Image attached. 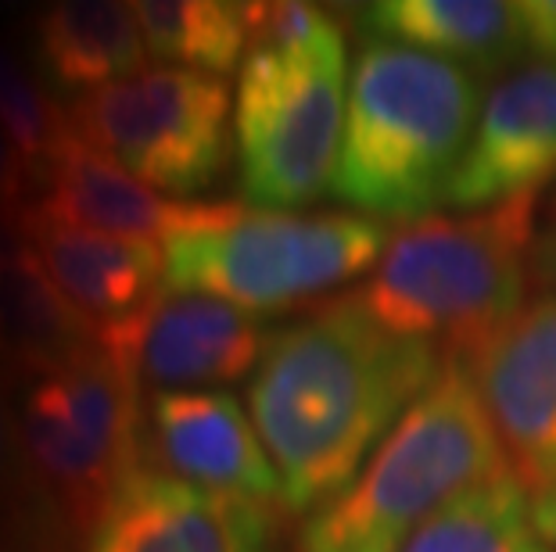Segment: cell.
Masks as SVG:
<instances>
[{"instance_id":"obj_1","label":"cell","mask_w":556,"mask_h":552,"mask_svg":"<svg viewBox=\"0 0 556 552\" xmlns=\"http://www.w3.org/2000/svg\"><path fill=\"white\" fill-rule=\"evenodd\" d=\"M445 356L374 320L356 295L269 334L248 381V416L280 477V510H319L366 466Z\"/></svg>"},{"instance_id":"obj_2","label":"cell","mask_w":556,"mask_h":552,"mask_svg":"<svg viewBox=\"0 0 556 552\" xmlns=\"http://www.w3.org/2000/svg\"><path fill=\"white\" fill-rule=\"evenodd\" d=\"M475 73L395 43H363L330 194L374 222H420L448 202L481 112Z\"/></svg>"},{"instance_id":"obj_3","label":"cell","mask_w":556,"mask_h":552,"mask_svg":"<svg viewBox=\"0 0 556 552\" xmlns=\"http://www.w3.org/2000/svg\"><path fill=\"white\" fill-rule=\"evenodd\" d=\"M506 470L464 359L445 351L442 373L352 485L305 516L294 552H402L438 510Z\"/></svg>"},{"instance_id":"obj_4","label":"cell","mask_w":556,"mask_h":552,"mask_svg":"<svg viewBox=\"0 0 556 552\" xmlns=\"http://www.w3.org/2000/svg\"><path fill=\"white\" fill-rule=\"evenodd\" d=\"M535 244V197L431 216L402 227L356 291L377 323L402 337H442L464 356L525 309Z\"/></svg>"},{"instance_id":"obj_5","label":"cell","mask_w":556,"mask_h":552,"mask_svg":"<svg viewBox=\"0 0 556 552\" xmlns=\"http://www.w3.org/2000/svg\"><path fill=\"white\" fill-rule=\"evenodd\" d=\"M392 241L384 222L356 213H269L212 205L162 241V291L208 295L255 316L313 301L356 280Z\"/></svg>"},{"instance_id":"obj_6","label":"cell","mask_w":556,"mask_h":552,"mask_svg":"<svg viewBox=\"0 0 556 552\" xmlns=\"http://www.w3.org/2000/svg\"><path fill=\"white\" fill-rule=\"evenodd\" d=\"M349 104L345 37L313 51H252L233 101L241 197L291 213L330 194Z\"/></svg>"},{"instance_id":"obj_7","label":"cell","mask_w":556,"mask_h":552,"mask_svg":"<svg viewBox=\"0 0 556 552\" xmlns=\"http://www.w3.org/2000/svg\"><path fill=\"white\" fill-rule=\"evenodd\" d=\"M18 434L37 485L87 538L119 480L144 463L140 387L109 351L33 377L18 391Z\"/></svg>"},{"instance_id":"obj_8","label":"cell","mask_w":556,"mask_h":552,"mask_svg":"<svg viewBox=\"0 0 556 552\" xmlns=\"http://www.w3.org/2000/svg\"><path fill=\"white\" fill-rule=\"evenodd\" d=\"M65 119L79 140L176 202L205 194L227 166L230 90L191 68H140L68 101Z\"/></svg>"},{"instance_id":"obj_9","label":"cell","mask_w":556,"mask_h":552,"mask_svg":"<svg viewBox=\"0 0 556 552\" xmlns=\"http://www.w3.org/2000/svg\"><path fill=\"white\" fill-rule=\"evenodd\" d=\"M269 334L263 316L230 301L162 291L137 316L101 326V348L140 391H223L255 373Z\"/></svg>"},{"instance_id":"obj_10","label":"cell","mask_w":556,"mask_h":552,"mask_svg":"<svg viewBox=\"0 0 556 552\" xmlns=\"http://www.w3.org/2000/svg\"><path fill=\"white\" fill-rule=\"evenodd\" d=\"M506 466L531 496L556 485V295H539L503 331L464 351Z\"/></svg>"},{"instance_id":"obj_11","label":"cell","mask_w":556,"mask_h":552,"mask_svg":"<svg viewBox=\"0 0 556 552\" xmlns=\"http://www.w3.org/2000/svg\"><path fill=\"white\" fill-rule=\"evenodd\" d=\"M83 552H277V521L263 502L137 463L83 538Z\"/></svg>"},{"instance_id":"obj_12","label":"cell","mask_w":556,"mask_h":552,"mask_svg":"<svg viewBox=\"0 0 556 552\" xmlns=\"http://www.w3.org/2000/svg\"><path fill=\"white\" fill-rule=\"evenodd\" d=\"M553 176L556 62H531L484 93L445 205L478 213L514 197H535Z\"/></svg>"},{"instance_id":"obj_13","label":"cell","mask_w":556,"mask_h":552,"mask_svg":"<svg viewBox=\"0 0 556 552\" xmlns=\"http://www.w3.org/2000/svg\"><path fill=\"white\" fill-rule=\"evenodd\" d=\"M144 420V463L184 485L280 506L277 466L230 391H159Z\"/></svg>"},{"instance_id":"obj_14","label":"cell","mask_w":556,"mask_h":552,"mask_svg":"<svg viewBox=\"0 0 556 552\" xmlns=\"http://www.w3.org/2000/svg\"><path fill=\"white\" fill-rule=\"evenodd\" d=\"M29 208L47 219L109 233V238L169 241L173 233L205 219L212 205L159 194L155 187L137 180L119 162H112L104 151L90 147L68 129L40 172V194Z\"/></svg>"},{"instance_id":"obj_15","label":"cell","mask_w":556,"mask_h":552,"mask_svg":"<svg viewBox=\"0 0 556 552\" xmlns=\"http://www.w3.org/2000/svg\"><path fill=\"white\" fill-rule=\"evenodd\" d=\"M18 222L51 284L90 323H123L162 295L165 266L155 241L79 230L33 213L29 205L18 213Z\"/></svg>"},{"instance_id":"obj_16","label":"cell","mask_w":556,"mask_h":552,"mask_svg":"<svg viewBox=\"0 0 556 552\" xmlns=\"http://www.w3.org/2000/svg\"><path fill=\"white\" fill-rule=\"evenodd\" d=\"M101 351V326L76 312L33 255L18 213H0V367L47 377Z\"/></svg>"},{"instance_id":"obj_17","label":"cell","mask_w":556,"mask_h":552,"mask_svg":"<svg viewBox=\"0 0 556 552\" xmlns=\"http://www.w3.org/2000/svg\"><path fill=\"white\" fill-rule=\"evenodd\" d=\"M352 15L366 43L409 47L475 76L525 57L517 4L503 0H374Z\"/></svg>"},{"instance_id":"obj_18","label":"cell","mask_w":556,"mask_h":552,"mask_svg":"<svg viewBox=\"0 0 556 552\" xmlns=\"http://www.w3.org/2000/svg\"><path fill=\"white\" fill-rule=\"evenodd\" d=\"M29 54L47 90L68 101L148 68V43L134 4L58 0L29 18Z\"/></svg>"},{"instance_id":"obj_19","label":"cell","mask_w":556,"mask_h":552,"mask_svg":"<svg viewBox=\"0 0 556 552\" xmlns=\"http://www.w3.org/2000/svg\"><path fill=\"white\" fill-rule=\"evenodd\" d=\"M148 54L173 68L223 79L252 51L248 4L238 0H137Z\"/></svg>"},{"instance_id":"obj_20","label":"cell","mask_w":556,"mask_h":552,"mask_svg":"<svg viewBox=\"0 0 556 552\" xmlns=\"http://www.w3.org/2000/svg\"><path fill=\"white\" fill-rule=\"evenodd\" d=\"M531 527V491L506 470L438 510L402 552H506Z\"/></svg>"},{"instance_id":"obj_21","label":"cell","mask_w":556,"mask_h":552,"mask_svg":"<svg viewBox=\"0 0 556 552\" xmlns=\"http://www.w3.org/2000/svg\"><path fill=\"white\" fill-rule=\"evenodd\" d=\"M33 73L37 68L22 65L18 54L0 40V129L40 183L43 166L68 133V119L43 79Z\"/></svg>"},{"instance_id":"obj_22","label":"cell","mask_w":556,"mask_h":552,"mask_svg":"<svg viewBox=\"0 0 556 552\" xmlns=\"http://www.w3.org/2000/svg\"><path fill=\"white\" fill-rule=\"evenodd\" d=\"M11 384L15 377L0 367V535L43 516H62L29 470L18 434V398Z\"/></svg>"},{"instance_id":"obj_23","label":"cell","mask_w":556,"mask_h":552,"mask_svg":"<svg viewBox=\"0 0 556 552\" xmlns=\"http://www.w3.org/2000/svg\"><path fill=\"white\" fill-rule=\"evenodd\" d=\"M252 51H313V47L345 37L341 22L327 8L305 0H263L248 4Z\"/></svg>"},{"instance_id":"obj_24","label":"cell","mask_w":556,"mask_h":552,"mask_svg":"<svg viewBox=\"0 0 556 552\" xmlns=\"http://www.w3.org/2000/svg\"><path fill=\"white\" fill-rule=\"evenodd\" d=\"M520 43L535 62H556V0H517Z\"/></svg>"},{"instance_id":"obj_25","label":"cell","mask_w":556,"mask_h":552,"mask_svg":"<svg viewBox=\"0 0 556 552\" xmlns=\"http://www.w3.org/2000/svg\"><path fill=\"white\" fill-rule=\"evenodd\" d=\"M73 538V527L62 516H43L0 535V552H68Z\"/></svg>"},{"instance_id":"obj_26","label":"cell","mask_w":556,"mask_h":552,"mask_svg":"<svg viewBox=\"0 0 556 552\" xmlns=\"http://www.w3.org/2000/svg\"><path fill=\"white\" fill-rule=\"evenodd\" d=\"M33 191H37V176L0 129V213H22L33 202Z\"/></svg>"},{"instance_id":"obj_27","label":"cell","mask_w":556,"mask_h":552,"mask_svg":"<svg viewBox=\"0 0 556 552\" xmlns=\"http://www.w3.org/2000/svg\"><path fill=\"white\" fill-rule=\"evenodd\" d=\"M531 280L542 287V295H556V227L539 233L531 244Z\"/></svg>"},{"instance_id":"obj_28","label":"cell","mask_w":556,"mask_h":552,"mask_svg":"<svg viewBox=\"0 0 556 552\" xmlns=\"http://www.w3.org/2000/svg\"><path fill=\"white\" fill-rule=\"evenodd\" d=\"M531 524L549 549H556V485L531 496Z\"/></svg>"},{"instance_id":"obj_29","label":"cell","mask_w":556,"mask_h":552,"mask_svg":"<svg viewBox=\"0 0 556 552\" xmlns=\"http://www.w3.org/2000/svg\"><path fill=\"white\" fill-rule=\"evenodd\" d=\"M506 552H553L546 542H542V538H539V531H535V527H531V531H525V535H520L517 538V542L510 545V549H506Z\"/></svg>"}]
</instances>
